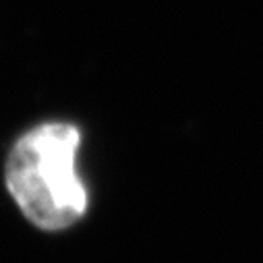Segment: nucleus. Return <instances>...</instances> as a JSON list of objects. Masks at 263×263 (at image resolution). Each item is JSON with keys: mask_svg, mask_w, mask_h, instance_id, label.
I'll return each mask as SVG.
<instances>
[{"mask_svg": "<svg viewBox=\"0 0 263 263\" xmlns=\"http://www.w3.org/2000/svg\"><path fill=\"white\" fill-rule=\"evenodd\" d=\"M81 143L77 126L48 122L25 133L9 154L7 184L29 222L62 230L87 210V191L75 160Z\"/></svg>", "mask_w": 263, "mask_h": 263, "instance_id": "1", "label": "nucleus"}]
</instances>
